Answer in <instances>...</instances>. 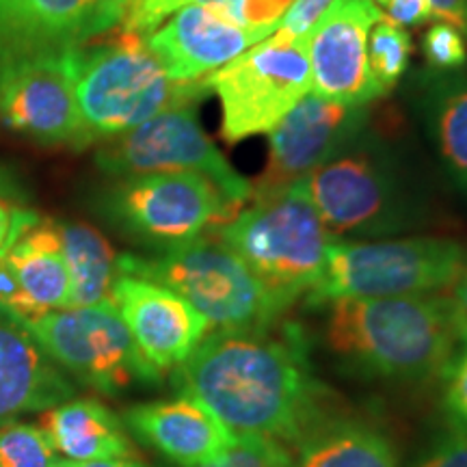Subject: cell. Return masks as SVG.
I'll use <instances>...</instances> for the list:
<instances>
[{
	"instance_id": "18",
	"label": "cell",
	"mask_w": 467,
	"mask_h": 467,
	"mask_svg": "<svg viewBox=\"0 0 467 467\" xmlns=\"http://www.w3.org/2000/svg\"><path fill=\"white\" fill-rule=\"evenodd\" d=\"M130 433L182 467L208 463L232 446V433L206 405L189 394L134 405L124 413Z\"/></svg>"
},
{
	"instance_id": "27",
	"label": "cell",
	"mask_w": 467,
	"mask_h": 467,
	"mask_svg": "<svg viewBox=\"0 0 467 467\" xmlns=\"http://www.w3.org/2000/svg\"><path fill=\"white\" fill-rule=\"evenodd\" d=\"M230 25L271 37L295 0H197Z\"/></svg>"
},
{
	"instance_id": "35",
	"label": "cell",
	"mask_w": 467,
	"mask_h": 467,
	"mask_svg": "<svg viewBox=\"0 0 467 467\" xmlns=\"http://www.w3.org/2000/svg\"><path fill=\"white\" fill-rule=\"evenodd\" d=\"M389 22L399 26H420L435 17L431 0H377Z\"/></svg>"
},
{
	"instance_id": "21",
	"label": "cell",
	"mask_w": 467,
	"mask_h": 467,
	"mask_svg": "<svg viewBox=\"0 0 467 467\" xmlns=\"http://www.w3.org/2000/svg\"><path fill=\"white\" fill-rule=\"evenodd\" d=\"M39 429L48 437L55 452L67 461H104L134 457L124 420L96 399L66 400L46 409Z\"/></svg>"
},
{
	"instance_id": "37",
	"label": "cell",
	"mask_w": 467,
	"mask_h": 467,
	"mask_svg": "<svg viewBox=\"0 0 467 467\" xmlns=\"http://www.w3.org/2000/svg\"><path fill=\"white\" fill-rule=\"evenodd\" d=\"M431 5L435 9V17L457 26L467 37V0H431Z\"/></svg>"
},
{
	"instance_id": "19",
	"label": "cell",
	"mask_w": 467,
	"mask_h": 467,
	"mask_svg": "<svg viewBox=\"0 0 467 467\" xmlns=\"http://www.w3.org/2000/svg\"><path fill=\"white\" fill-rule=\"evenodd\" d=\"M76 388L28 327L0 312V426L72 400Z\"/></svg>"
},
{
	"instance_id": "8",
	"label": "cell",
	"mask_w": 467,
	"mask_h": 467,
	"mask_svg": "<svg viewBox=\"0 0 467 467\" xmlns=\"http://www.w3.org/2000/svg\"><path fill=\"white\" fill-rule=\"evenodd\" d=\"M48 358L100 394L117 396L162 377L141 358L113 301L63 307L25 323Z\"/></svg>"
},
{
	"instance_id": "17",
	"label": "cell",
	"mask_w": 467,
	"mask_h": 467,
	"mask_svg": "<svg viewBox=\"0 0 467 467\" xmlns=\"http://www.w3.org/2000/svg\"><path fill=\"white\" fill-rule=\"evenodd\" d=\"M265 39V35L230 25L202 3H192L148 35L145 44L169 78L195 83Z\"/></svg>"
},
{
	"instance_id": "25",
	"label": "cell",
	"mask_w": 467,
	"mask_h": 467,
	"mask_svg": "<svg viewBox=\"0 0 467 467\" xmlns=\"http://www.w3.org/2000/svg\"><path fill=\"white\" fill-rule=\"evenodd\" d=\"M411 57V35L389 20H379L368 37V67L379 96L399 85Z\"/></svg>"
},
{
	"instance_id": "10",
	"label": "cell",
	"mask_w": 467,
	"mask_h": 467,
	"mask_svg": "<svg viewBox=\"0 0 467 467\" xmlns=\"http://www.w3.org/2000/svg\"><path fill=\"white\" fill-rule=\"evenodd\" d=\"M312 203L337 236H388L416 225L418 206L385 154L358 148L306 178Z\"/></svg>"
},
{
	"instance_id": "9",
	"label": "cell",
	"mask_w": 467,
	"mask_h": 467,
	"mask_svg": "<svg viewBox=\"0 0 467 467\" xmlns=\"http://www.w3.org/2000/svg\"><path fill=\"white\" fill-rule=\"evenodd\" d=\"M221 102V137L238 143L271 132L312 89L306 39H271L206 76Z\"/></svg>"
},
{
	"instance_id": "3",
	"label": "cell",
	"mask_w": 467,
	"mask_h": 467,
	"mask_svg": "<svg viewBox=\"0 0 467 467\" xmlns=\"http://www.w3.org/2000/svg\"><path fill=\"white\" fill-rule=\"evenodd\" d=\"M117 273L159 282L191 303L214 331L254 334L275 327L290 303L260 282L251 268L210 230L151 258L117 255Z\"/></svg>"
},
{
	"instance_id": "30",
	"label": "cell",
	"mask_w": 467,
	"mask_h": 467,
	"mask_svg": "<svg viewBox=\"0 0 467 467\" xmlns=\"http://www.w3.org/2000/svg\"><path fill=\"white\" fill-rule=\"evenodd\" d=\"M197 0H132L121 20V31L148 37L159 28L169 16L189 7Z\"/></svg>"
},
{
	"instance_id": "24",
	"label": "cell",
	"mask_w": 467,
	"mask_h": 467,
	"mask_svg": "<svg viewBox=\"0 0 467 467\" xmlns=\"http://www.w3.org/2000/svg\"><path fill=\"white\" fill-rule=\"evenodd\" d=\"M58 225L63 260L72 279V306H96L110 299L117 277V254L96 227L66 221Z\"/></svg>"
},
{
	"instance_id": "28",
	"label": "cell",
	"mask_w": 467,
	"mask_h": 467,
	"mask_svg": "<svg viewBox=\"0 0 467 467\" xmlns=\"http://www.w3.org/2000/svg\"><path fill=\"white\" fill-rule=\"evenodd\" d=\"M192 467H296L295 457L282 441L266 437L236 435L221 457Z\"/></svg>"
},
{
	"instance_id": "7",
	"label": "cell",
	"mask_w": 467,
	"mask_h": 467,
	"mask_svg": "<svg viewBox=\"0 0 467 467\" xmlns=\"http://www.w3.org/2000/svg\"><path fill=\"white\" fill-rule=\"evenodd\" d=\"M104 213L134 241L165 251L230 223L241 206L192 171L121 178L104 197Z\"/></svg>"
},
{
	"instance_id": "16",
	"label": "cell",
	"mask_w": 467,
	"mask_h": 467,
	"mask_svg": "<svg viewBox=\"0 0 467 467\" xmlns=\"http://www.w3.org/2000/svg\"><path fill=\"white\" fill-rule=\"evenodd\" d=\"M121 20L113 0H0V61L78 48Z\"/></svg>"
},
{
	"instance_id": "32",
	"label": "cell",
	"mask_w": 467,
	"mask_h": 467,
	"mask_svg": "<svg viewBox=\"0 0 467 467\" xmlns=\"http://www.w3.org/2000/svg\"><path fill=\"white\" fill-rule=\"evenodd\" d=\"M443 381H446L443 411H446L448 424L467 435V350L459 355Z\"/></svg>"
},
{
	"instance_id": "6",
	"label": "cell",
	"mask_w": 467,
	"mask_h": 467,
	"mask_svg": "<svg viewBox=\"0 0 467 467\" xmlns=\"http://www.w3.org/2000/svg\"><path fill=\"white\" fill-rule=\"evenodd\" d=\"M467 266V251L452 238L413 236L381 243H340L327 249L325 273L312 303L334 299L426 296L448 290Z\"/></svg>"
},
{
	"instance_id": "29",
	"label": "cell",
	"mask_w": 467,
	"mask_h": 467,
	"mask_svg": "<svg viewBox=\"0 0 467 467\" xmlns=\"http://www.w3.org/2000/svg\"><path fill=\"white\" fill-rule=\"evenodd\" d=\"M422 55L437 76L459 72L467 63L465 35L448 22H437L422 35Z\"/></svg>"
},
{
	"instance_id": "12",
	"label": "cell",
	"mask_w": 467,
	"mask_h": 467,
	"mask_svg": "<svg viewBox=\"0 0 467 467\" xmlns=\"http://www.w3.org/2000/svg\"><path fill=\"white\" fill-rule=\"evenodd\" d=\"M72 50L0 61V119L44 145L91 143L74 91Z\"/></svg>"
},
{
	"instance_id": "4",
	"label": "cell",
	"mask_w": 467,
	"mask_h": 467,
	"mask_svg": "<svg viewBox=\"0 0 467 467\" xmlns=\"http://www.w3.org/2000/svg\"><path fill=\"white\" fill-rule=\"evenodd\" d=\"M74 91L91 141L117 137L165 110L192 107L210 91L206 78L175 83L145 37L121 31L109 42L72 48Z\"/></svg>"
},
{
	"instance_id": "11",
	"label": "cell",
	"mask_w": 467,
	"mask_h": 467,
	"mask_svg": "<svg viewBox=\"0 0 467 467\" xmlns=\"http://www.w3.org/2000/svg\"><path fill=\"white\" fill-rule=\"evenodd\" d=\"M98 167L117 178L143 173H202L227 200L244 206L251 200V182L234 171L217 145L208 139L192 107H180L151 117L100 148Z\"/></svg>"
},
{
	"instance_id": "13",
	"label": "cell",
	"mask_w": 467,
	"mask_h": 467,
	"mask_svg": "<svg viewBox=\"0 0 467 467\" xmlns=\"http://www.w3.org/2000/svg\"><path fill=\"white\" fill-rule=\"evenodd\" d=\"M366 121V107L306 96L271 130L266 169L251 184V197L284 189L334 161L358 143Z\"/></svg>"
},
{
	"instance_id": "39",
	"label": "cell",
	"mask_w": 467,
	"mask_h": 467,
	"mask_svg": "<svg viewBox=\"0 0 467 467\" xmlns=\"http://www.w3.org/2000/svg\"><path fill=\"white\" fill-rule=\"evenodd\" d=\"M113 3H115L117 7H119V9L124 11V14H126V9L130 7V3H132V0H113Z\"/></svg>"
},
{
	"instance_id": "2",
	"label": "cell",
	"mask_w": 467,
	"mask_h": 467,
	"mask_svg": "<svg viewBox=\"0 0 467 467\" xmlns=\"http://www.w3.org/2000/svg\"><path fill=\"white\" fill-rule=\"evenodd\" d=\"M325 337L350 370L396 383L443 381L463 353L446 295L334 299Z\"/></svg>"
},
{
	"instance_id": "31",
	"label": "cell",
	"mask_w": 467,
	"mask_h": 467,
	"mask_svg": "<svg viewBox=\"0 0 467 467\" xmlns=\"http://www.w3.org/2000/svg\"><path fill=\"white\" fill-rule=\"evenodd\" d=\"M331 3L334 0H295L273 35L285 42H301L318 25Z\"/></svg>"
},
{
	"instance_id": "26",
	"label": "cell",
	"mask_w": 467,
	"mask_h": 467,
	"mask_svg": "<svg viewBox=\"0 0 467 467\" xmlns=\"http://www.w3.org/2000/svg\"><path fill=\"white\" fill-rule=\"evenodd\" d=\"M61 461L39 426H0V467H61Z\"/></svg>"
},
{
	"instance_id": "38",
	"label": "cell",
	"mask_w": 467,
	"mask_h": 467,
	"mask_svg": "<svg viewBox=\"0 0 467 467\" xmlns=\"http://www.w3.org/2000/svg\"><path fill=\"white\" fill-rule=\"evenodd\" d=\"M61 467H150V465L134 457H121V459H104V461H85V463L63 459Z\"/></svg>"
},
{
	"instance_id": "23",
	"label": "cell",
	"mask_w": 467,
	"mask_h": 467,
	"mask_svg": "<svg viewBox=\"0 0 467 467\" xmlns=\"http://www.w3.org/2000/svg\"><path fill=\"white\" fill-rule=\"evenodd\" d=\"M424 110L443 165L467 197V72L437 76L424 98Z\"/></svg>"
},
{
	"instance_id": "20",
	"label": "cell",
	"mask_w": 467,
	"mask_h": 467,
	"mask_svg": "<svg viewBox=\"0 0 467 467\" xmlns=\"http://www.w3.org/2000/svg\"><path fill=\"white\" fill-rule=\"evenodd\" d=\"M20 285L16 317L22 323L72 306V279L63 260L58 225L39 217L5 255Z\"/></svg>"
},
{
	"instance_id": "15",
	"label": "cell",
	"mask_w": 467,
	"mask_h": 467,
	"mask_svg": "<svg viewBox=\"0 0 467 467\" xmlns=\"http://www.w3.org/2000/svg\"><path fill=\"white\" fill-rule=\"evenodd\" d=\"M110 301L119 312L141 358L165 379L200 347L210 323L167 285L117 273Z\"/></svg>"
},
{
	"instance_id": "1",
	"label": "cell",
	"mask_w": 467,
	"mask_h": 467,
	"mask_svg": "<svg viewBox=\"0 0 467 467\" xmlns=\"http://www.w3.org/2000/svg\"><path fill=\"white\" fill-rule=\"evenodd\" d=\"M173 383L234 435L295 446L331 416V394L314 375L306 334L295 323L254 334L213 331L175 368Z\"/></svg>"
},
{
	"instance_id": "36",
	"label": "cell",
	"mask_w": 467,
	"mask_h": 467,
	"mask_svg": "<svg viewBox=\"0 0 467 467\" xmlns=\"http://www.w3.org/2000/svg\"><path fill=\"white\" fill-rule=\"evenodd\" d=\"M448 299H451L454 327H457L461 348L467 350V266L459 273L454 284L448 288Z\"/></svg>"
},
{
	"instance_id": "5",
	"label": "cell",
	"mask_w": 467,
	"mask_h": 467,
	"mask_svg": "<svg viewBox=\"0 0 467 467\" xmlns=\"http://www.w3.org/2000/svg\"><path fill=\"white\" fill-rule=\"evenodd\" d=\"M251 200L249 208L214 232L262 284L292 306L318 285L334 238L312 203L306 178Z\"/></svg>"
},
{
	"instance_id": "22",
	"label": "cell",
	"mask_w": 467,
	"mask_h": 467,
	"mask_svg": "<svg viewBox=\"0 0 467 467\" xmlns=\"http://www.w3.org/2000/svg\"><path fill=\"white\" fill-rule=\"evenodd\" d=\"M295 448L296 467H400L392 440L353 418L327 416Z\"/></svg>"
},
{
	"instance_id": "33",
	"label": "cell",
	"mask_w": 467,
	"mask_h": 467,
	"mask_svg": "<svg viewBox=\"0 0 467 467\" xmlns=\"http://www.w3.org/2000/svg\"><path fill=\"white\" fill-rule=\"evenodd\" d=\"M413 467H467V435L448 426Z\"/></svg>"
},
{
	"instance_id": "34",
	"label": "cell",
	"mask_w": 467,
	"mask_h": 467,
	"mask_svg": "<svg viewBox=\"0 0 467 467\" xmlns=\"http://www.w3.org/2000/svg\"><path fill=\"white\" fill-rule=\"evenodd\" d=\"M39 221V214L33 210L17 206L0 189V258L9 254L17 238Z\"/></svg>"
},
{
	"instance_id": "14",
	"label": "cell",
	"mask_w": 467,
	"mask_h": 467,
	"mask_svg": "<svg viewBox=\"0 0 467 467\" xmlns=\"http://www.w3.org/2000/svg\"><path fill=\"white\" fill-rule=\"evenodd\" d=\"M383 20L375 0H334L306 37L314 96L350 107L379 98L368 67V37Z\"/></svg>"
}]
</instances>
